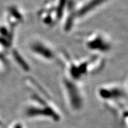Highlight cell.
<instances>
[{
  "label": "cell",
  "mask_w": 128,
  "mask_h": 128,
  "mask_svg": "<svg viewBox=\"0 0 128 128\" xmlns=\"http://www.w3.org/2000/svg\"><path fill=\"white\" fill-rule=\"evenodd\" d=\"M32 50L36 54L39 55L43 58L51 60L54 58V54L52 50L45 44L40 42H35L32 45Z\"/></svg>",
  "instance_id": "obj_2"
},
{
  "label": "cell",
  "mask_w": 128,
  "mask_h": 128,
  "mask_svg": "<svg viewBox=\"0 0 128 128\" xmlns=\"http://www.w3.org/2000/svg\"><path fill=\"white\" fill-rule=\"evenodd\" d=\"M86 45L91 50L100 51L108 50L109 48V44L106 42V39L100 35H95L90 37L88 40L86 42Z\"/></svg>",
  "instance_id": "obj_1"
}]
</instances>
